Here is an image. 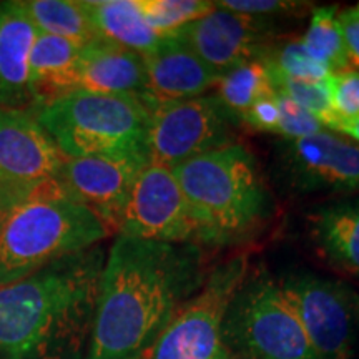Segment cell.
I'll return each instance as SVG.
<instances>
[{
	"instance_id": "obj_1",
	"label": "cell",
	"mask_w": 359,
	"mask_h": 359,
	"mask_svg": "<svg viewBox=\"0 0 359 359\" xmlns=\"http://www.w3.org/2000/svg\"><path fill=\"white\" fill-rule=\"evenodd\" d=\"M205 278L200 246L118 235L102 269L85 359H142Z\"/></svg>"
},
{
	"instance_id": "obj_2",
	"label": "cell",
	"mask_w": 359,
	"mask_h": 359,
	"mask_svg": "<svg viewBox=\"0 0 359 359\" xmlns=\"http://www.w3.org/2000/svg\"><path fill=\"white\" fill-rule=\"evenodd\" d=\"M103 264L90 248L0 288V359H82Z\"/></svg>"
},
{
	"instance_id": "obj_3",
	"label": "cell",
	"mask_w": 359,
	"mask_h": 359,
	"mask_svg": "<svg viewBox=\"0 0 359 359\" xmlns=\"http://www.w3.org/2000/svg\"><path fill=\"white\" fill-rule=\"evenodd\" d=\"M190 205L198 246H230L253 238L275 203L253 154L241 143L206 151L173 168Z\"/></svg>"
},
{
	"instance_id": "obj_4",
	"label": "cell",
	"mask_w": 359,
	"mask_h": 359,
	"mask_svg": "<svg viewBox=\"0 0 359 359\" xmlns=\"http://www.w3.org/2000/svg\"><path fill=\"white\" fill-rule=\"evenodd\" d=\"M109 235V226L67 196L55 180L0 213V288L57 259L93 248Z\"/></svg>"
},
{
	"instance_id": "obj_5",
	"label": "cell",
	"mask_w": 359,
	"mask_h": 359,
	"mask_svg": "<svg viewBox=\"0 0 359 359\" xmlns=\"http://www.w3.org/2000/svg\"><path fill=\"white\" fill-rule=\"evenodd\" d=\"M150 100L145 93L72 92L40 109L39 123L65 158L147 154Z\"/></svg>"
},
{
	"instance_id": "obj_6",
	"label": "cell",
	"mask_w": 359,
	"mask_h": 359,
	"mask_svg": "<svg viewBox=\"0 0 359 359\" xmlns=\"http://www.w3.org/2000/svg\"><path fill=\"white\" fill-rule=\"evenodd\" d=\"M224 338L245 359H318L288 299L266 271L248 273L224 316Z\"/></svg>"
},
{
	"instance_id": "obj_7",
	"label": "cell",
	"mask_w": 359,
	"mask_h": 359,
	"mask_svg": "<svg viewBox=\"0 0 359 359\" xmlns=\"http://www.w3.org/2000/svg\"><path fill=\"white\" fill-rule=\"evenodd\" d=\"M248 268L246 255L215 266L142 359H238L224 338V316Z\"/></svg>"
},
{
	"instance_id": "obj_8",
	"label": "cell",
	"mask_w": 359,
	"mask_h": 359,
	"mask_svg": "<svg viewBox=\"0 0 359 359\" xmlns=\"http://www.w3.org/2000/svg\"><path fill=\"white\" fill-rule=\"evenodd\" d=\"M318 359H351L359 338V294L346 283L308 271L280 281Z\"/></svg>"
},
{
	"instance_id": "obj_9",
	"label": "cell",
	"mask_w": 359,
	"mask_h": 359,
	"mask_svg": "<svg viewBox=\"0 0 359 359\" xmlns=\"http://www.w3.org/2000/svg\"><path fill=\"white\" fill-rule=\"evenodd\" d=\"M150 109L145 142L150 163L175 168L206 151L235 143L238 120L217 97L201 95L167 103L150 100Z\"/></svg>"
},
{
	"instance_id": "obj_10",
	"label": "cell",
	"mask_w": 359,
	"mask_h": 359,
	"mask_svg": "<svg viewBox=\"0 0 359 359\" xmlns=\"http://www.w3.org/2000/svg\"><path fill=\"white\" fill-rule=\"evenodd\" d=\"M65 160L34 111L0 109V213L57 180Z\"/></svg>"
},
{
	"instance_id": "obj_11",
	"label": "cell",
	"mask_w": 359,
	"mask_h": 359,
	"mask_svg": "<svg viewBox=\"0 0 359 359\" xmlns=\"http://www.w3.org/2000/svg\"><path fill=\"white\" fill-rule=\"evenodd\" d=\"M118 233L138 240L198 246L195 219L173 168L148 161L135 180Z\"/></svg>"
},
{
	"instance_id": "obj_12",
	"label": "cell",
	"mask_w": 359,
	"mask_h": 359,
	"mask_svg": "<svg viewBox=\"0 0 359 359\" xmlns=\"http://www.w3.org/2000/svg\"><path fill=\"white\" fill-rule=\"evenodd\" d=\"M147 163L143 151L67 158L57 180L67 196L92 210L114 233L118 231L135 180Z\"/></svg>"
},
{
	"instance_id": "obj_13",
	"label": "cell",
	"mask_w": 359,
	"mask_h": 359,
	"mask_svg": "<svg viewBox=\"0 0 359 359\" xmlns=\"http://www.w3.org/2000/svg\"><path fill=\"white\" fill-rule=\"evenodd\" d=\"M286 183L299 191H359V145L330 130L278 148Z\"/></svg>"
},
{
	"instance_id": "obj_14",
	"label": "cell",
	"mask_w": 359,
	"mask_h": 359,
	"mask_svg": "<svg viewBox=\"0 0 359 359\" xmlns=\"http://www.w3.org/2000/svg\"><path fill=\"white\" fill-rule=\"evenodd\" d=\"M173 35L218 75L246 62L262 60L271 48L264 19L218 7Z\"/></svg>"
},
{
	"instance_id": "obj_15",
	"label": "cell",
	"mask_w": 359,
	"mask_h": 359,
	"mask_svg": "<svg viewBox=\"0 0 359 359\" xmlns=\"http://www.w3.org/2000/svg\"><path fill=\"white\" fill-rule=\"evenodd\" d=\"M142 58L147 75L143 93L155 103L201 97L222 79L175 35L161 39Z\"/></svg>"
},
{
	"instance_id": "obj_16",
	"label": "cell",
	"mask_w": 359,
	"mask_h": 359,
	"mask_svg": "<svg viewBox=\"0 0 359 359\" xmlns=\"http://www.w3.org/2000/svg\"><path fill=\"white\" fill-rule=\"evenodd\" d=\"M37 32L19 2L0 4V109L37 111L30 92V53Z\"/></svg>"
},
{
	"instance_id": "obj_17",
	"label": "cell",
	"mask_w": 359,
	"mask_h": 359,
	"mask_svg": "<svg viewBox=\"0 0 359 359\" xmlns=\"http://www.w3.org/2000/svg\"><path fill=\"white\" fill-rule=\"evenodd\" d=\"M147 75L142 55L120 45L95 39L80 50L75 92L143 93Z\"/></svg>"
},
{
	"instance_id": "obj_18",
	"label": "cell",
	"mask_w": 359,
	"mask_h": 359,
	"mask_svg": "<svg viewBox=\"0 0 359 359\" xmlns=\"http://www.w3.org/2000/svg\"><path fill=\"white\" fill-rule=\"evenodd\" d=\"M308 223L321 258L334 269L359 276V198L323 205Z\"/></svg>"
},
{
	"instance_id": "obj_19",
	"label": "cell",
	"mask_w": 359,
	"mask_h": 359,
	"mask_svg": "<svg viewBox=\"0 0 359 359\" xmlns=\"http://www.w3.org/2000/svg\"><path fill=\"white\" fill-rule=\"evenodd\" d=\"M82 47L57 35L37 32L30 53V92L37 111L75 92V74Z\"/></svg>"
},
{
	"instance_id": "obj_20",
	"label": "cell",
	"mask_w": 359,
	"mask_h": 359,
	"mask_svg": "<svg viewBox=\"0 0 359 359\" xmlns=\"http://www.w3.org/2000/svg\"><path fill=\"white\" fill-rule=\"evenodd\" d=\"M97 37L145 55L160 37L142 17L137 0H90L82 2Z\"/></svg>"
},
{
	"instance_id": "obj_21",
	"label": "cell",
	"mask_w": 359,
	"mask_h": 359,
	"mask_svg": "<svg viewBox=\"0 0 359 359\" xmlns=\"http://www.w3.org/2000/svg\"><path fill=\"white\" fill-rule=\"evenodd\" d=\"M39 32L87 45L98 39L82 2L70 0H29L19 2Z\"/></svg>"
},
{
	"instance_id": "obj_22",
	"label": "cell",
	"mask_w": 359,
	"mask_h": 359,
	"mask_svg": "<svg viewBox=\"0 0 359 359\" xmlns=\"http://www.w3.org/2000/svg\"><path fill=\"white\" fill-rule=\"evenodd\" d=\"M217 88V98L238 122L258 100L275 93L269 72L262 60L246 62L223 74Z\"/></svg>"
},
{
	"instance_id": "obj_23",
	"label": "cell",
	"mask_w": 359,
	"mask_h": 359,
	"mask_svg": "<svg viewBox=\"0 0 359 359\" xmlns=\"http://www.w3.org/2000/svg\"><path fill=\"white\" fill-rule=\"evenodd\" d=\"M299 40L309 55L330 67L333 74L349 69L336 6L313 8L306 34Z\"/></svg>"
},
{
	"instance_id": "obj_24",
	"label": "cell",
	"mask_w": 359,
	"mask_h": 359,
	"mask_svg": "<svg viewBox=\"0 0 359 359\" xmlns=\"http://www.w3.org/2000/svg\"><path fill=\"white\" fill-rule=\"evenodd\" d=\"M142 17L160 39L172 37L180 29L201 19L215 8L203 0H137Z\"/></svg>"
},
{
	"instance_id": "obj_25",
	"label": "cell",
	"mask_w": 359,
	"mask_h": 359,
	"mask_svg": "<svg viewBox=\"0 0 359 359\" xmlns=\"http://www.w3.org/2000/svg\"><path fill=\"white\" fill-rule=\"evenodd\" d=\"M271 77H283L302 82H321L333 75L331 69L309 55L302 40H291L280 47H271L262 58Z\"/></svg>"
},
{
	"instance_id": "obj_26",
	"label": "cell",
	"mask_w": 359,
	"mask_h": 359,
	"mask_svg": "<svg viewBox=\"0 0 359 359\" xmlns=\"http://www.w3.org/2000/svg\"><path fill=\"white\" fill-rule=\"evenodd\" d=\"M330 79L321 80V82H302V80L271 77V82L276 93L290 98L296 105L308 110L320 120L325 128H331L338 116L333 109Z\"/></svg>"
},
{
	"instance_id": "obj_27",
	"label": "cell",
	"mask_w": 359,
	"mask_h": 359,
	"mask_svg": "<svg viewBox=\"0 0 359 359\" xmlns=\"http://www.w3.org/2000/svg\"><path fill=\"white\" fill-rule=\"evenodd\" d=\"M276 98L278 107H280V123H278L276 135L283 137V140H298V138L311 137L325 130L320 120L303 107L296 105L294 102L280 93H276Z\"/></svg>"
},
{
	"instance_id": "obj_28",
	"label": "cell",
	"mask_w": 359,
	"mask_h": 359,
	"mask_svg": "<svg viewBox=\"0 0 359 359\" xmlns=\"http://www.w3.org/2000/svg\"><path fill=\"white\" fill-rule=\"evenodd\" d=\"M330 82L333 109L338 120L359 118V70L338 72L331 75Z\"/></svg>"
},
{
	"instance_id": "obj_29",
	"label": "cell",
	"mask_w": 359,
	"mask_h": 359,
	"mask_svg": "<svg viewBox=\"0 0 359 359\" xmlns=\"http://www.w3.org/2000/svg\"><path fill=\"white\" fill-rule=\"evenodd\" d=\"M215 7L224 8L228 12L241 13V15L264 19L275 15H288L303 8H308V2H288V0H219L213 2Z\"/></svg>"
},
{
	"instance_id": "obj_30",
	"label": "cell",
	"mask_w": 359,
	"mask_h": 359,
	"mask_svg": "<svg viewBox=\"0 0 359 359\" xmlns=\"http://www.w3.org/2000/svg\"><path fill=\"white\" fill-rule=\"evenodd\" d=\"M241 123L248 125L257 132L276 133L280 123V107H278L276 92L255 103L246 114L241 116Z\"/></svg>"
},
{
	"instance_id": "obj_31",
	"label": "cell",
	"mask_w": 359,
	"mask_h": 359,
	"mask_svg": "<svg viewBox=\"0 0 359 359\" xmlns=\"http://www.w3.org/2000/svg\"><path fill=\"white\" fill-rule=\"evenodd\" d=\"M338 22L343 34L344 50H346L349 69L359 70V11L356 7L338 13Z\"/></svg>"
},
{
	"instance_id": "obj_32",
	"label": "cell",
	"mask_w": 359,
	"mask_h": 359,
	"mask_svg": "<svg viewBox=\"0 0 359 359\" xmlns=\"http://www.w3.org/2000/svg\"><path fill=\"white\" fill-rule=\"evenodd\" d=\"M330 130H336V132L346 135V137L353 138L354 143H358L359 145V118L336 120L334 125Z\"/></svg>"
},
{
	"instance_id": "obj_33",
	"label": "cell",
	"mask_w": 359,
	"mask_h": 359,
	"mask_svg": "<svg viewBox=\"0 0 359 359\" xmlns=\"http://www.w3.org/2000/svg\"><path fill=\"white\" fill-rule=\"evenodd\" d=\"M356 8H358V11H359V4H358V7H356Z\"/></svg>"
}]
</instances>
